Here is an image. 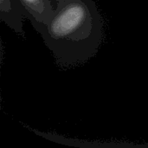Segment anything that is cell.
Masks as SVG:
<instances>
[{
  "label": "cell",
  "instance_id": "cell-1",
  "mask_svg": "<svg viewBox=\"0 0 148 148\" xmlns=\"http://www.w3.org/2000/svg\"><path fill=\"white\" fill-rule=\"evenodd\" d=\"M54 14L47 23L29 20L53 53L56 64L73 68L98 52L104 23L95 0H50Z\"/></svg>",
  "mask_w": 148,
  "mask_h": 148
},
{
  "label": "cell",
  "instance_id": "cell-2",
  "mask_svg": "<svg viewBox=\"0 0 148 148\" xmlns=\"http://www.w3.org/2000/svg\"><path fill=\"white\" fill-rule=\"evenodd\" d=\"M29 13L20 0H0V20L22 37H25L23 20Z\"/></svg>",
  "mask_w": 148,
  "mask_h": 148
},
{
  "label": "cell",
  "instance_id": "cell-3",
  "mask_svg": "<svg viewBox=\"0 0 148 148\" xmlns=\"http://www.w3.org/2000/svg\"><path fill=\"white\" fill-rule=\"evenodd\" d=\"M29 13L28 20L47 23L54 14L50 0H20Z\"/></svg>",
  "mask_w": 148,
  "mask_h": 148
}]
</instances>
